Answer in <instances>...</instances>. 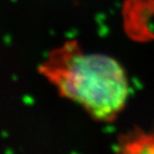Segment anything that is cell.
Instances as JSON below:
<instances>
[{
  "instance_id": "1",
  "label": "cell",
  "mask_w": 154,
  "mask_h": 154,
  "mask_svg": "<svg viewBox=\"0 0 154 154\" xmlns=\"http://www.w3.org/2000/svg\"><path fill=\"white\" fill-rule=\"evenodd\" d=\"M38 71L62 97L97 122H113L125 109L129 81L122 65L109 55L85 51L77 40L55 47Z\"/></svg>"
},
{
  "instance_id": "2",
  "label": "cell",
  "mask_w": 154,
  "mask_h": 154,
  "mask_svg": "<svg viewBox=\"0 0 154 154\" xmlns=\"http://www.w3.org/2000/svg\"><path fill=\"white\" fill-rule=\"evenodd\" d=\"M116 154H154V131L134 127L120 134L114 147Z\"/></svg>"
}]
</instances>
